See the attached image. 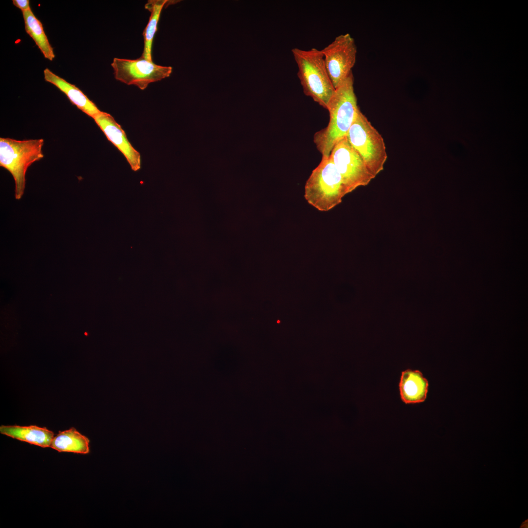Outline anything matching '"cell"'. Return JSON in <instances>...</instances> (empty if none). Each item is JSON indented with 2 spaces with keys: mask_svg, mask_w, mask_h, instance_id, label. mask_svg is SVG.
I'll return each instance as SVG.
<instances>
[{
  "mask_svg": "<svg viewBox=\"0 0 528 528\" xmlns=\"http://www.w3.org/2000/svg\"><path fill=\"white\" fill-rule=\"evenodd\" d=\"M291 52L298 67L297 76L304 94L325 109L334 88L327 70L321 50L293 48Z\"/></svg>",
  "mask_w": 528,
  "mask_h": 528,
  "instance_id": "7a4b0ae2",
  "label": "cell"
},
{
  "mask_svg": "<svg viewBox=\"0 0 528 528\" xmlns=\"http://www.w3.org/2000/svg\"><path fill=\"white\" fill-rule=\"evenodd\" d=\"M352 73L336 88L328 104L330 120L327 126L315 132L313 142L322 158L330 156L335 145L346 137L359 110Z\"/></svg>",
  "mask_w": 528,
  "mask_h": 528,
  "instance_id": "6da1fadb",
  "label": "cell"
},
{
  "mask_svg": "<svg viewBox=\"0 0 528 528\" xmlns=\"http://www.w3.org/2000/svg\"><path fill=\"white\" fill-rule=\"evenodd\" d=\"M399 387L403 402L418 403L426 399L428 382L420 371L408 369L402 372Z\"/></svg>",
  "mask_w": 528,
  "mask_h": 528,
  "instance_id": "8fae6325",
  "label": "cell"
},
{
  "mask_svg": "<svg viewBox=\"0 0 528 528\" xmlns=\"http://www.w3.org/2000/svg\"><path fill=\"white\" fill-rule=\"evenodd\" d=\"M345 195L342 177L331 158H322L306 181L305 199L318 210L328 211Z\"/></svg>",
  "mask_w": 528,
  "mask_h": 528,
  "instance_id": "277c9868",
  "label": "cell"
},
{
  "mask_svg": "<svg viewBox=\"0 0 528 528\" xmlns=\"http://www.w3.org/2000/svg\"><path fill=\"white\" fill-rule=\"evenodd\" d=\"M346 137L375 177L387 160L386 146L382 135L360 109Z\"/></svg>",
  "mask_w": 528,
  "mask_h": 528,
  "instance_id": "5b68a950",
  "label": "cell"
},
{
  "mask_svg": "<svg viewBox=\"0 0 528 528\" xmlns=\"http://www.w3.org/2000/svg\"><path fill=\"white\" fill-rule=\"evenodd\" d=\"M321 50L328 74L336 88L352 73L357 55L355 41L349 33L341 34Z\"/></svg>",
  "mask_w": 528,
  "mask_h": 528,
  "instance_id": "ba28073f",
  "label": "cell"
},
{
  "mask_svg": "<svg viewBox=\"0 0 528 528\" xmlns=\"http://www.w3.org/2000/svg\"><path fill=\"white\" fill-rule=\"evenodd\" d=\"M12 1L13 4L20 9L22 12L31 9L28 0H13Z\"/></svg>",
  "mask_w": 528,
  "mask_h": 528,
  "instance_id": "2e32d148",
  "label": "cell"
},
{
  "mask_svg": "<svg viewBox=\"0 0 528 528\" xmlns=\"http://www.w3.org/2000/svg\"><path fill=\"white\" fill-rule=\"evenodd\" d=\"M330 157L341 175L346 194L374 177L346 137L335 145Z\"/></svg>",
  "mask_w": 528,
  "mask_h": 528,
  "instance_id": "8992f818",
  "label": "cell"
},
{
  "mask_svg": "<svg viewBox=\"0 0 528 528\" xmlns=\"http://www.w3.org/2000/svg\"><path fill=\"white\" fill-rule=\"evenodd\" d=\"M89 440L86 436L72 427L60 431L54 436L50 447L60 452L86 454L89 452Z\"/></svg>",
  "mask_w": 528,
  "mask_h": 528,
  "instance_id": "4fadbf2b",
  "label": "cell"
},
{
  "mask_svg": "<svg viewBox=\"0 0 528 528\" xmlns=\"http://www.w3.org/2000/svg\"><path fill=\"white\" fill-rule=\"evenodd\" d=\"M111 66L115 79L141 90L150 83L169 77L172 71L170 66L157 65L142 56L134 60L114 58Z\"/></svg>",
  "mask_w": 528,
  "mask_h": 528,
  "instance_id": "52a82bcc",
  "label": "cell"
},
{
  "mask_svg": "<svg viewBox=\"0 0 528 528\" xmlns=\"http://www.w3.org/2000/svg\"><path fill=\"white\" fill-rule=\"evenodd\" d=\"M45 81L56 87L68 98L70 102L78 109L93 118L101 111L94 103L74 85L56 75L48 68L44 70Z\"/></svg>",
  "mask_w": 528,
  "mask_h": 528,
  "instance_id": "30bf717a",
  "label": "cell"
},
{
  "mask_svg": "<svg viewBox=\"0 0 528 528\" xmlns=\"http://www.w3.org/2000/svg\"><path fill=\"white\" fill-rule=\"evenodd\" d=\"M167 2L166 0H150L145 5V8L150 12L151 15L143 32L144 45L141 56L150 62H153L152 48L153 39L157 30L161 10Z\"/></svg>",
  "mask_w": 528,
  "mask_h": 528,
  "instance_id": "9a60e30c",
  "label": "cell"
},
{
  "mask_svg": "<svg viewBox=\"0 0 528 528\" xmlns=\"http://www.w3.org/2000/svg\"><path fill=\"white\" fill-rule=\"evenodd\" d=\"M44 144L42 138L19 140L0 138V166L13 177L16 199H20L24 194L28 168L44 157Z\"/></svg>",
  "mask_w": 528,
  "mask_h": 528,
  "instance_id": "3957f363",
  "label": "cell"
},
{
  "mask_svg": "<svg viewBox=\"0 0 528 528\" xmlns=\"http://www.w3.org/2000/svg\"><path fill=\"white\" fill-rule=\"evenodd\" d=\"M107 139L124 155L134 171L141 168V156L128 140L125 132L109 113L101 111L93 118Z\"/></svg>",
  "mask_w": 528,
  "mask_h": 528,
  "instance_id": "9c48e42d",
  "label": "cell"
},
{
  "mask_svg": "<svg viewBox=\"0 0 528 528\" xmlns=\"http://www.w3.org/2000/svg\"><path fill=\"white\" fill-rule=\"evenodd\" d=\"M0 432L13 439L44 448L50 447L54 437L52 431L45 427L43 428L36 425H1L0 427Z\"/></svg>",
  "mask_w": 528,
  "mask_h": 528,
  "instance_id": "7c38bea8",
  "label": "cell"
},
{
  "mask_svg": "<svg viewBox=\"0 0 528 528\" xmlns=\"http://www.w3.org/2000/svg\"><path fill=\"white\" fill-rule=\"evenodd\" d=\"M25 30L35 42L44 57L50 61L55 58L53 49L44 31L43 24L31 9L22 12Z\"/></svg>",
  "mask_w": 528,
  "mask_h": 528,
  "instance_id": "5bb4252c",
  "label": "cell"
}]
</instances>
